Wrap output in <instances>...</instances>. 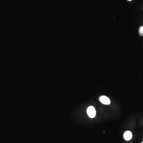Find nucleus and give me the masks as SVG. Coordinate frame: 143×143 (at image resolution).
<instances>
[{
	"mask_svg": "<svg viewBox=\"0 0 143 143\" xmlns=\"http://www.w3.org/2000/svg\"><path fill=\"white\" fill-rule=\"evenodd\" d=\"M87 113L88 116L90 118H93L95 117L96 115V111L95 109L93 106H90L87 108Z\"/></svg>",
	"mask_w": 143,
	"mask_h": 143,
	"instance_id": "1",
	"label": "nucleus"
},
{
	"mask_svg": "<svg viewBox=\"0 0 143 143\" xmlns=\"http://www.w3.org/2000/svg\"><path fill=\"white\" fill-rule=\"evenodd\" d=\"M99 100L101 103L104 104V105H108L111 103L110 99L107 96H103V95L99 97Z\"/></svg>",
	"mask_w": 143,
	"mask_h": 143,
	"instance_id": "2",
	"label": "nucleus"
},
{
	"mask_svg": "<svg viewBox=\"0 0 143 143\" xmlns=\"http://www.w3.org/2000/svg\"><path fill=\"white\" fill-rule=\"evenodd\" d=\"M132 133L129 131H126L124 134V137L125 140L128 141L131 140L132 138Z\"/></svg>",
	"mask_w": 143,
	"mask_h": 143,
	"instance_id": "3",
	"label": "nucleus"
},
{
	"mask_svg": "<svg viewBox=\"0 0 143 143\" xmlns=\"http://www.w3.org/2000/svg\"><path fill=\"white\" fill-rule=\"evenodd\" d=\"M139 34L141 36H143V26L140 28L139 30Z\"/></svg>",
	"mask_w": 143,
	"mask_h": 143,
	"instance_id": "4",
	"label": "nucleus"
},
{
	"mask_svg": "<svg viewBox=\"0 0 143 143\" xmlns=\"http://www.w3.org/2000/svg\"><path fill=\"white\" fill-rule=\"evenodd\" d=\"M128 1H131V0H128Z\"/></svg>",
	"mask_w": 143,
	"mask_h": 143,
	"instance_id": "5",
	"label": "nucleus"
},
{
	"mask_svg": "<svg viewBox=\"0 0 143 143\" xmlns=\"http://www.w3.org/2000/svg\"><path fill=\"white\" fill-rule=\"evenodd\" d=\"M142 143H143V142H142Z\"/></svg>",
	"mask_w": 143,
	"mask_h": 143,
	"instance_id": "6",
	"label": "nucleus"
}]
</instances>
